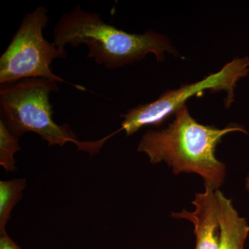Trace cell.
Segmentation results:
<instances>
[{
	"instance_id": "obj_1",
	"label": "cell",
	"mask_w": 249,
	"mask_h": 249,
	"mask_svg": "<svg viewBox=\"0 0 249 249\" xmlns=\"http://www.w3.org/2000/svg\"><path fill=\"white\" fill-rule=\"evenodd\" d=\"M235 132L249 134L239 124L219 129L199 124L186 104L175 113L168 127L145 132L138 151L147 155L152 164L165 162L175 175L196 174L202 178L205 187L218 191L227 176V167L216 157V147L224 136Z\"/></svg>"
},
{
	"instance_id": "obj_2",
	"label": "cell",
	"mask_w": 249,
	"mask_h": 249,
	"mask_svg": "<svg viewBox=\"0 0 249 249\" xmlns=\"http://www.w3.org/2000/svg\"><path fill=\"white\" fill-rule=\"evenodd\" d=\"M53 33V43L59 49L65 50L67 45L88 46V58L109 70L140 61L150 53L155 54L158 61L164 60L166 53L181 57L166 36L150 30L129 34L106 24L99 14L83 11L78 5L62 15Z\"/></svg>"
},
{
	"instance_id": "obj_3",
	"label": "cell",
	"mask_w": 249,
	"mask_h": 249,
	"mask_svg": "<svg viewBox=\"0 0 249 249\" xmlns=\"http://www.w3.org/2000/svg\"><path fill=\"white\" fill-rule=\"evenodd\" d=\"M58 83L46 78H28L1 85L0 104L11 131L18 136L34 132L49 145L63 146L72 142L81 151L98 153L116 132L95 142H83L67 124H55L49 98L52 91H59Z\"/></svg>"
},
{
	"instance_id": "obj_4",
	"label": "cell",
	"mask_w": 249,
	"mask_h": 249,
	"mask_svg": "<svg viewBox=\"0 0 249 249\" xmlns=\"http://www.w3.org/2000/svg\"><path fill=\"white\" fill-rule=\"evenodd\" d=\"M249 58H235L216 73L202 80L181 85L176 89L165 91L151 103L139 105L121 115L124 118L119 132L124 130L131 136L146 126H160L175 114L190 98L201 97L206 91L212 93L226 91L224 106L227 109L234 102V91L237 83L248 76Z\"/></svg>"
},
{
	"instance_id": "obj_5",
	"label": "cell",
	"mask_w": 249,
	"mask_h": 249,
	"mask_svg": "<svg viewBox=\"0 0 249 249\" xmlns=\"http://www.w3.org/2000/svg\"><path fill=\"white\" fill-rule=\"evenodd\" d=\"M48 11L40 6L24 16L20 27L0 58V83L28 78H46L66 83L51 69L55 59L67 58L66 50L46 40L43 31L49 22Z\"/></svg>"
},
{
	"instance_id": "obj_6",
	"label": "cell",
	"mask_w": 249,
	"mask_h": 249,
	"mask_svg": "<svg viewBox=\"0 0 249 249\" xmlns=\"http://www.w3.org/2000/svg\"><path fill=\"white\" fill-rule=\"evenodd\" d=\"M218 191L205 187L204 193L196 195L193 201L194 211L190 212L183 210L181 212L172 214L175 219H186L194 224L195 249H218L220 218Z\"/></svg>"
},
{
	"instance_id": "obj_7",
	"label": "cell",
	"mask_w": 249,
	"mask_h": 249,
	"mask_svg": "<svg viewBox=\"0 0 249 249\" xmlns=\"http://www.w3.org/2000/svg\"><path fill=\"white\" fill-rule=\"evenodd\" d=\"M220 204L219 237L218 249H245L249 235V225L245 218L240 217L222 192L218 191Z\"/></svg>"
},
{
	"instance_id": "obj_8",
	"label": "cell",
	"mask_w": 249,
	"mask_h": 249,
	"mask_svg": "<svg viewBox=\"0 0 249 249\" xmlns=\"http://www.w3.org/2000/svg\"><path fill=\"white\" fill-rule=\"evenodd\" d=\"M25 188L24 178L0 181V235L6 233L5 227L11 211L22 197L23 190Z\"/></svg>"
},
{
	"instance_id": "obj_9",
	"label": "cell",
	"mask_w": 249,
	"mask_h": 249,
	"mask_svg": "<svg viewBox=\"0 0 249 249\" xmlns=\"http://www.w3.org/2000/svg\"><path fill=\"white\" fill-rule=\"evenodd\" d=\"M20 150L18 136L9 130L2 119L0 120V165L6 171L16 170L14 155Z\"/></svg>"
},
{
	"instance_id": "obj_10",
	"label": "cell",
	"mask_w": 249,
	"mask_h": 249,
	"mask_svg": "<svg viewBox=\"0 0 249 249\" xmlns=\"http://www.w3.org/2000/svg\"><path fill=\"white\" fill-rule=\"evenodd\" d=\"M0 249H21L7 233L0 235Z\"/></svg>"
},
{
	"instance_id": "obj_11",
	"label": "cell",
	"mask_w": 249,
	"mask_h": 249,
	"mask_svg": "<svg viewBox=\"0 0 249 249\" xmlns=\"http://www.w3.org/2000/svg\"><path fill=\"white\" fill-rule=\"evenodd\" d=\"M245 188L249 195V174L246 178Z\"/></svg>"
}]
</instances>
